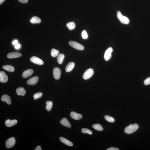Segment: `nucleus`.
<instances>
[{
  "mask_svg": "<svg viewBox=\"0 0 150 150\" xmlns=\"http://www.w3.org/2000/svg\"><path fill=\"white\" fill-rule=\"evenodd\" d=\"M70 117L73 119L78 120L82 119V116L81 114H78L74 112H72L70 114Z\"/></svg>",
  "mask_w": 150,
  "mask_h": 150,
  "instance_id": "obj_14",
  "label": "nucleus"
},
{
  "mask_svg": "<svg viewBox=\"0 0 150 150\" xmlns=\"http://www.w3.org/2000/svg\"><path fill=\"white\" fill-rule=\"evenodd\" d=\"M1 100L3 102H6L7 104L10 105L11 104V100L10 97L7 95H4L2 96Z\"/></svg>",
  "mask_w": 150,
  "mask_h": 150,
  "instance_id": "obj_15",
  "label": "nucleus"
},
{
  "mask_svg": "<svg viewBox=\"0 0 150 150\" xmlns=\"http://www.w3.org/2000/svg\"><path fill=\"white\" fill-rule=\"evenodd\" d=\"M105 119L107 121L110 123H113L115 121V120L113 118L108 115H105Z\"/></svg>",
  "mask_w": 150,
  "mask_h": 150,
  "instance_id": "obj_27",
  "label": "nucleus"
},
{
  "mask_svg": "<svg viewBox=\"0 0 150 150\" xmlns=\"http://www.w3.org/2000/svg\"><path fill=\"white\" fill-rule=\"evenodd\" d=\"M17 94L19 96L22 95L24 96L26 93V90L23 87H19L17 88L16 90Z\"/></svg>",
  "mask_w": 150,
  "mask_h": 150,
  "instance_id": "obj_17",
  "label": "nucleus"
},
{
  "mask_svg": "<svg viewBox=\"0 0 150 150\" xmlns=\"http://www.w3.org/2000/svg\"><path fill=\"white\" fill-rule=\"evenodd\" d=\"M33 72L34 71L32 69H29L25 70L22 73V77L24 78L29 77L33 74Z\"/></svg>",
  "mask_w": 150,
  "mask_h": 150,
  "instance_id": "obj_12",
  "label": "nucleus"
},
{
  "mask_svg": "<svg viewBox=\"0 0 150 150\" xmlns=\"http://www.w3.org/2000/svg\"><path fill=\"white\" fill-rule=\"evenodd\" d=\"M117 15L118 19L122 23L128 24L129 23L130 20L129 19L122 15L120 11H118L117 12Z\"/></svg>",
  "mask_w": 150,
  "mask_h": 150,
  "instance_id": "obj_2",
  "label": "nucleus"
},
{
  "mask_svg": "<svg viewBox=\"0 0 150 150\" xmlns=\"http://www.w3.org/2000/svg\"><path fill=\"white\" fill-rule=\"evenodd\" d=\"M65 55L62 53H60L57 56V60L59 64H61L62 63L65 58Z\"/></svg>",
  "mask_w": 150,
  "mask_h": 150,
  "instance_id": "obj_22",
  "label": "nucleus"
},
{
  "mask_svg": "<svg viewBox=\"0 0 150 150\" xmlns=\"http://www.w3.org/2000/svg\"><path fill=\"white\" fill-rule=\"evenodd\" d=\"M75 63L73 62H70L67 65L66 67L65 70L67 72H69L72 71L75 66Z\"/></svg>",
  "mask_w": 150,
  "mask_h": 150,
  "instance_id": "obj_19",
  "label": "nucleus"
},
{
  "mask_svg": "<svg viewBox=\"0 0 150 150\" xmlns=\"http://www.w3.org/2000/svg\"><path fill=\"white\" fill-rule=\"evenodd\" d=\"M17 122V120H11L8 119L5 121V124L7 127H11L15 125Z\"/></svg>",
  "mask_w": 150,
  "mask_h": 150,
  "instance_id": "obj_13",
  "label": "nucleus"
},
{
  "mask_svg": "<svg viewBox=\"0 0 150 150\" xmlns=\"http://www.w3.org/2000/svg\"><path fill=\"white\" fill-rule=\"evenodd\" d=\"M81 132L83 134H88L90 135L92 134V132L91 130L86 128H82L81 129Z\"/></svg>",
  "mask_w": 150,
  "mask_h": 150,
  "instance_id": "obj_28",
  "label": "nucleus"
},
{
  "mask_svg": "<svg viewBox=\"0 0 150 150\" xmlns=\"http://www.w3.org/2000/svg\"><path fill=\"white\" fill-rule=\"evenodd\" d=\"M144 84L145 85H148L150 84V77H148L144 80Z\"/></svg>",
  "mask_w": 150,
  "mask_h": 150,
  "instance_id": "obj_31",
  "label": "nucleus"
},
{
  "mask_svg": "<svg viewBox=\"0 0 150 150\" xmlns=\"http://www.w3.org/2000/svg\"><path fill=\"white\" fill-rule=\"evenodd\" d=\"M119 150V149L117 148L114 147H110L106 150Z\"/></svg>",
  "mask_w": 150,
  "mask_h": 150,
  "instance_id": "obj_32",
  "label": "nucleus"
},
{
  "mask_svg": "<svg viewBox=\"0 0 150 150\" xmlns=\"http://www.w3.org/2000/svg\"><path fill=\"white\" fill-rule=\"evenodd\" d=\"M92 127L94 129L98 131H102L103 130V128L102 126L98 124H93Z\"/></svg>",
  "mask_w": 150,
  "mask_h": 150,
  "instance_id": "obj_24",
  "label": "nucleus"
},
{
  "mask_svg": "<svg viewBox=\"0 0 150 150\" xmlns=\"http://www.w3.org/2000/svg\"><path fill=\"white\" fill-rule=\"evenodd\" d=\"M59 50H56L54 48H52L51 50V54L52 57H55L59 55Z\"/></svg>",
  "mask_w": 150,
  "mask_h": 150,
  "instance_id": "obj_26",
  "label": "nucleus"
},
{
  "mask_svg": "<svg viewBox=\"0 0 150 150\" xmlns=\"http://www.w3.org/2000/svg\"><path fill=\"white\" fill-rule=\"evenodd\" d=\"M67 27L68 28L69 30H72L75 29L76 27L75 24L74 22H70L68 23Z\"/></svg>",
  "mask_w": 150,
  "mask_h": 150,
  "instance_id": "obj_25",
  "label": "nucleus"
},
{
  "mask_svg": "<svg viewBox=\"0 0 150 150\" xmlns=\"http://www.w3.org/2000/svg\"><path fill=\"white\" fill-rule=\"evenodd\" d=\"M60 122L61 125L64 126L66 127L69 128H70L71 127V125L70 122L68 121V120L66 118H63L60 121Z\"/></svg>",
  "mask_w": 150,
  "mask_h": 150,
  "instance_id": "obj_16",
  "label": "nucleus"
},
{
  "mask_svg": "<svg viewBox=\"0 0 150 150\" xmlns=\"http://www.w3.org/2000/svg\"><path fill=\"white\" fill-rule=\"evenodd\" d=\"M5 0H0V4L1 5L3 2H4Z\"/></svg>",
  "mask_w": 150,
  "mask_h": 150,
  "instance_id": "obj_37",
  "label": "nucleus"
},
{
  "mask_svg": "<svg viewBox=\"0 0 150 150\" xmlns=\"http://www.w3.org/2000/svg\"><path fill=\"white\" fill-rule=\"evenodd\" d=\"M18 42V41L17 40H15L13 41L12 42V44L13 45H16L17 44Z\"/></svg>",
  "mask_w": 150,
  "mask_h": 150,
  "instance_id": "obj_36",
  "label": "nucleus"
},
{
  "mask_svg": "<svg viewBox=\"0 0 150 150\" xmlns=\"http://www.w3.org/2000/svg\"><path fill=\"white\" fill-rule=\"evenodd\" d=\"M113 52V49L112 47L108 48L105 52L104 57L105 60L108 61L111 59L112 57V53Z\"/></svg>",
  "mask_w": 150,
  "mask_h": 150,
  "instance_id": "obj_6",
  "label": "nucleus"
},
{
  "mask_svg": "<svg viewBox=\"0 0 150 150\" xmlns=\"http://www.w3.org/2000/svg\"><path fill=\"white\" fill-rule=\"evenodd\" d=\"M30 60L32 62L39 65H42L44 64V62L42 60L36 56H33L30 58Z\"/></svg>",
  "mask_w": 150,
  "mask_h": 150,
  "instance_id": "obj_7",
  "label": "nucleus"
},
{
  "mask_svg": "<svg viewBox=\"0 0 150 150\" xmlns=\"http://www.w3.org/2000/svg\"><path fill=\"white\" fill-rule=\"evenodd\" d=\"M69 44L71 46L76 49L82 50L84 49V47L82 45L75 41H70Z\"/></svg>",
  "mask_w": 150,
  "mask_h": 150,
  "instance_id": "obj_3",
  "label": "nucleus"
},
{
  "mask_svg": "<svg viewBox=\"0 0 150 150\" xmlns=\"http://www.w3.org/2000/svg\"><path fill=\"white\" fill-rule=\"evenodd\" d=\"M16 143V140L14 137L10 138L5 142V146L7 149H10L14 147Z\"/></svg>",
  "mask_w": 150,
  "mask_h": 150,
  "instance_id": "obj_4",
  "label": "nucleus"
},
{
  "mask_svg": "<svg viewBox=\"0 0 150 150\" xmlns=\"http://www.w3.org/2000/svg\"><path fill=\"white\" fill-rule=\"evenodd\" d=\"M8 80L7 75L5 74L4 71H1L0 72V82H7Z\"/></svg>",
  "mask_w": 150,
  "mask_h": 150,
  "instance_id": "obj_10",
  "label": "nucleus"
},
{
  "mask_svg": "<svg viewBox=\"0 0 150 150\" xmlns=\"http://www.w3.org/2000/svg\"><path fill=\"white\" fill-rule=\"evenodd\" d=\"M34 150H42V148H41V147L40 146H37V147Z\"/></svg>",
  "mask_w": 150,
  "mask_h": 150,
  "instance_id": "obj_34",
  "label": "nucleus"
},
{
  "mask_svg": "<svg viewBox=\"0 0 150 150\" xmlns=\"http://www.w3.org/2000/svg\"><path fill=\"white\" fill-rule=\"evenodd\" d=\"M20 47V45L19 44H17L15 46V48L16 49H18Z\"/></svg>",
  "mask_w": 150,
  "mask_h": 150,
  "instance_id": "obj_35",
  "label": "nucleus"
},
{
  "mask_svg": "<svg viewBox=\"0 0 150 150\" xmlns=\"http://www.w3.org/2000/svg\"><path fill=\"white\" fill-rule=\"evenodd\" d=\"M94 71L92 69H88L84 72L82 76L84 79L86 80L89 79L93 75Z\"/></svg>",
  "mask_w": 150,
  "mask_h": 150,
  "instance_id": "obj_5",
  "label": "nucleus"
},
{
  "mask_svg": "<svg viewBox=\"0 0 150 150\" xmlns=\"http://www.w3.org/2000/svg\"><path fill=\"white\" fill-rule=\"evenodd\" d=\"M54 77L56 80H59L60 77L61 70L59 68L56 67L53 70Z\"/></svg>",
  "mask_w": 150,
  "mask_h": 150,
  "instance_id": "obj_8",
  "label": "nucleus"
},
{
  "mask_svg": "<svg viewBox=\"0 0 150 150\" xmlns=\"http://www.w3.org/2000/svg\"><path fill=\"white\" fill-rule=\"evenodd\" d=\"M39 80L38 76H36L31 78L27 81V83L28 85H34L37 83Z\"/></svg>",
  "mask_w": 150,
  "mask_h": 150,
  "instance_id": "obj_9",
  "label": "nucleus"
},
{
  "mask_svg": "<svg viewBox=\"0 0 150 150\" xmlns=\"http://www.w3.org/2000/svg\"><path fill=\"white\" fill-rule=\"evenodd\" d=\"M46 109L48 111H50L51 110L53 106L52 101H47L46 102Z\"/></svg>",
  "mask_w": 150,
  "mask_h": 150,
  "instance_id": "obj_23",
  "label": "nucleus"
},
{
  "mask_svg": "<svg viewBox=\"0 0 150 150\" xmlns=\"http://www.w3.org/2000/svg\"><path fill=\"white\" fill-rule=\"evenodd\" d=\"M3 68L4 70L10 72H14L15 70L14 67L8 65L3 66Z\"/></svg>",
  "mask_w": 150,
  "mask_h": 150,
  "instance_id": "obj_21",
  "label": "nucleus"
},
{
  "mask_svg": "<svg viewBox=\"0 0 150 150\" xmlns=\"http://www.w3.org/2000/svg\"><path fill=\"white\" fill-rule=\"evenodd\" d=\"M60 140L61 142L66 145L69 146H72L73 145L72 142L66 138L61 137L60 138Z\"/></svg>",
  "mask_w": 150,
  "mask_h": 150,
  "instance_id": "obj_18",
  "label": "nucleus"
},
{
  "mask_svg": "<svg viewBox=\"0 0 150 150\" xmlns=\"http://www.w3.org/2000/svg\"><path fill=\"white\" fill-rule=\"evenodd\" d=\"M30 21V22L33 24L40 23L41 22L40 19L36 16L33 17Z\"/></svg>",
  "mask_w": 150,
  "mask_h": 150,
  "instance_id": "obj_20",
  "label": "nucleus"
},
{
  "mask_svg": "<svg viewBox=\"0 0 150 150\" xmlns=\"http://www.w3.org/2000/svg\"><path fill=\"white\" fill-rule=\"evenodd\" d=\"M43 95V93L41 92H38L35 94L33 95V97L34 99V100L40 98Z\"/></svg>",
  "mask_w": 150,
  "mask_h": 150,
  "instance_id": "obj_30",
  "label": "nucleus"
},
{
  "mask_svg": "<svg viewBox=\"0 0 150 150\" xmlns=\"http://www.w3.org/2000/svg\"><path fill=\"white\" fill-rule=\"evenodd\" d=\"M82 37V39H87L88 37V35L87 31L85 30H83L81 33Z\"/></svg>",
  "mask_w": 150,
  "mask_h": 150,
  "instance_id": "obj_29",
  "label": "nucleus"
},
{
  "mask_svg": "<svg viewBox=\"0 0 150 150\" xmlns=\"http://www.w3.org/2000/svg\"><path fill=\"white\" fill-rule=\"evenodd\" d=\"M139 128V126L137 124H130L125 128L124 132L127 134H132L135 132Z\"/></svg>",
  "mask_w": 150,
  "mask_h": 150,
  "instance_id": "obj_1",
  "label": "nucleus"
},
{
  "mask_svg": "<svg viewBox=\"0 0 150 150\" xmlns=\"http://www.w3.org/2000/svg\"><path fill=\"white\" fill-rule=\"evenodd\" d=\"M20 2L23 3H27L29 0H18Z\"/></svg>",
  "mask_w": 150,
  "mask_h": 150,
  "instance_id": "obj_33",
  "label": "nucleus"
},
{
  "mask_svg": "<svg viewBox=\"0 0 150 150\" xmlns=\"http://www.w3.org/2000/svg\"><path fill=\"white\" fill-rule=\"evenodd\" d=\"M22 54L18 52H12L9 53L7 55V57L8 59H12L17 58L21 57Z\"/></svg>",
  "mask_w": 150,
  "mask_h": 150,
  "instance_id": "obj_11",
  "label": "nucleus"
}]
</instances>
